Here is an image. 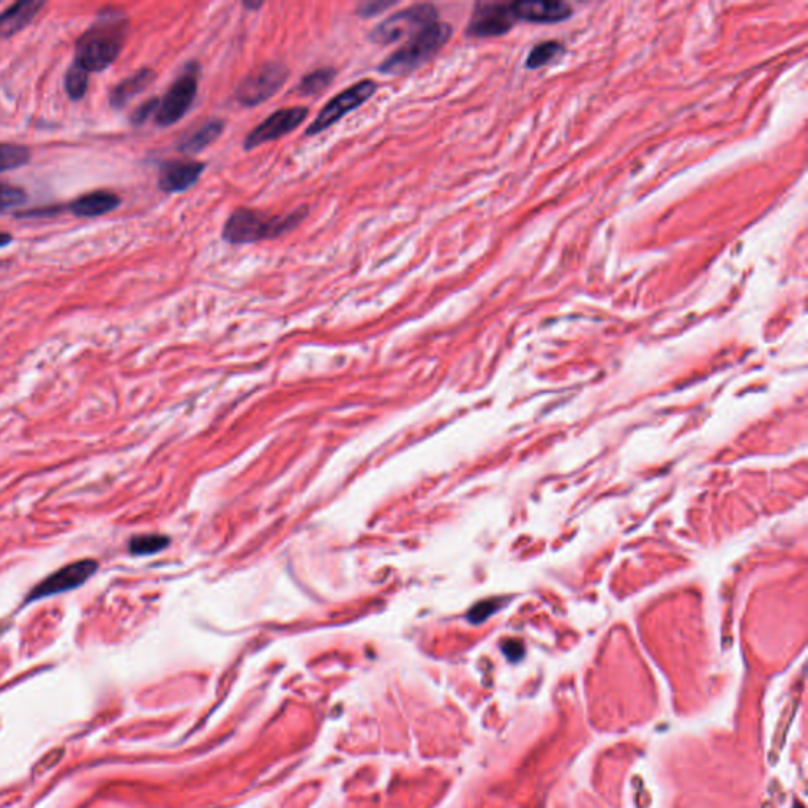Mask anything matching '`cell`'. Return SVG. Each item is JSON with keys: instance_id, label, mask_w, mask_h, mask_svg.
<instances>
[{"instance_id": "cell-11", "label": "cell", "mask_w": 808, "mask_h": 808, "mask_svg": "<svg viewBox=\"0 0 808 808\" xmlns=\"http://www.w3.org/2000/svg\"><path fill=\"white\" fill-rule=\"evenodd\" d=\"M206 171L202 161L171 160L160 166L158 187L168 195L184 193L196 185L201 174Z\"/></svg>"}, {"instance_id": "cell-15", "label": "cell", "mask_w": 808, "mask_h": 808, "mask_svg": "<svg viewBox=\"0 0 808 808\" xmlns=\"http://www.w3.org/2000/svg\"><path fill=\"white\" fill-rule=\"evenodd\" d=\"M155 81V72L150 68H141L135 75L128 76L124 81H120L113 87L109 94V105L114 109H122L127 106L128 101L143 94L144 90Z\"/></svg>"}, {"instance_id": "cell-8", "label": "cell", "mask_w": 808, "mask_h": 808, "mask_svg": "<svg viewBox=\"0 0 808 808\" xmlns=\"http://www.w3.org/2000/svg\"><path fill=\"white\" fill-rule=\"evenodd\" d=\"M98 570V562L94 559H83V561L72 562L65 565L57 572L51 573L48 578L38 583L32 592L27 595V603L37 602V600L53 597V595L64 594L83 586L89 578H92Z\"/></svg>"}, {"instance_id": "cell-26", "label": "cell", "mask_w": 808, "mask_h": 808, "mask_svg": "<svg viewBox=\"0 0 808 808\" xmlns=\"http://www.w3.org/2000/svg\"><path fill=\"white\" fill-rule=\"evenodd\" d=\"M504 652L510 660H518L523 657L524 649L517 641H507L504 646Z\"/></svg>"}, {"instance_id": "cell-3", "label": "cell", "mask_w": 808, "mask_h": 808, "mask_svg": "<svg viewBox=\"0 0 808 808\" xmlns=\"http://www.w3.org/2000/svg\"><path fill=\"white\" fill-rule=\"evenodd\" d=\"M452 26L442 21H434L408 38V42L382 60L378 70L384 75L404 76L416 72L439 53V49L452 37Z\"/></svg>"}, {"instance_id": "cell-9", "label": "cell", "mask_w": 808, "mask_h": 808, "mask_svg": "<svg viewBox=\"0 0 808 808\" xmlns=\"http://www.w3.org/2000/svg\"><path fill=\"white\" fill-rule=\"evenodd\" d=\"M307 117L308 108H305V106L278 109L248 133L244 141V149L253 150L262 146V144L272 143V141H277V139L289 135L297 127H300L307 120Z\"/></svg>"}, {"instance_id": "cell-12", "label": "cell", "mask_w": 808, "mask_h": 808, "mask_svg": "<svg viewBox=\"0 0 808 808\" xmlns=\"http://www.w3.org/2000/svg\"><path fill=\"white\" fill-rule=\"evenodd\" d=\"M513 18L526 23H561L572 15V8L562 2H513Z\"/></svg>"}, {"instance_id": "cell-24", "label": "cell", "mask_w": 808, "mask_h": 808, "mask_svg": "<svg viewBox=\"0 0 808 808\" xmlns=\"http://www.w3.org/2000/svg\"><path fill=\"white\" fill-rule=\"evenodd\" d=\"M397 2H384V0H373V2H365V4H360L357 7V15L360 18H373V16L381 15V13L387 12L389 8L395 7Z\"/></svg>"}, {"instance_id": "cell-4", "label": "cell", "mask_w": 808, "mask_h": 808, "mask_svg": "<svg viewBox=\"0 0 808 808\" xmlns=\"http://www.w3.org/2000/svg\"><path fill=\"white\" fill-rule=\"evenodd\" d=\"M199 86V65L190 62L184 68V72L177 76L176 81L171 84L168 92L160 98L157 114H155V124L160 127H171L177 124L188 109L193 105Z\"/></svg>"}, {"instance_id": "cell-22", "label": "cell", "mask_w": 808, "mask_h": 808, "mask_svg": "<svg viewBox=\"0 0 808 808\" xmlns=\"http://www.w3.org/2000/svg\"><path fill=\"white\" fill-rule=\"evenodd\" d=\"M26 198V191L23 188L7 184V182H0V214L5 210L13 209L15 206H21L26 201Z\"/></svg>"}, {"instance_id": "cell-13", "label": "cell", "mask_w": 808, "mask_h": 808, "mask_svg": "<svg viewBox=\"0 0 808 808\" xmlns=\"http://www.w3.org/2000/svg\"><path fill=\"white\" fill-rule=\"evenodd\" d=\"M120 202H122V199L113 191L97 190L79 196L75 201L70 202L68 210L75 217L97 218L116 210L120 206Z\"/></svg>"}, {"instance_id": "cell-17", "label": "cell", "mask_w": 808, "mask_h": 808, "mask_svg": "<svg viewBox=\"0 0 808 808\" xmlns=\"http://www.w3.org/2000/svg\"><path fill=\"white\" fill-rule=\"evenodd\" d=\"M335 75L337 73L332 67H322L315 70V72L308 73V75L303 76L299 86L296 87L297 95H300V97H315V95L322 94L324 90L332 86Z\"/></svg>"}, {"instance_id": "cell-14", "label": "cell", "mask_w": 808, "mask_h": 808, "mask_svg": "<svg viewBox=\"0 0 808 808\" xmlns=\"http://www.w3.org/2000/svg\"><path fill=\"white\" fill-rule=\"evenodd\" d=\"M45 5V2L26 0V2H16L4 13H0V40L13 37L26 29Z\"/></svg>"}, {"instance_id": "cell-7", "label": "cell", "mask_w": 808, "mask_h": 808, "mask_svg": "<svg viewBox=\"0 0 808 808\" xmlns=\"http://www.w3.org/2000/svg\"><path fill=\"white\" fill-rule=\"evenodd\" d=\"M289 70L278 62H267L248 73L236 89V100L247 108L266 103L288 81Z\"/></svg>"}, {"instance_id": "cell-18", "label": "cell", "mask_w": 808, "mask_h": 808, "mask_svg": "<svg viewBox=\"0 0 808 808\" xmlns=\"http://www.w3.org/2000/svg\"><path fill=\"white\" fill-rule=\"evenodd\" d=\"M29 161V147L23 144L0 143V173L23 168Z\"/></svg>"}, {"instance_id": "cell-19", "label": "cell", "mask_w": 808, "mask_h": 808, "mask_svg": "<svg viewBox=\"0 0 808 808\" xmlns=\"http://www.w3.org/2000/svg\"><path fill=\"white\" fill-rule=\"evenodd\" d=\"M64 84L68 98L79 101L86 97L87 89H89V73L78 65L72 64L65 73Z\"/></svg>"}, {"instance_id": "cell-20", "label": "cell", "mask_w": 808, "mask_h": 808, "mask_svg": "<svg viewBox=\"0 0 808 808\" xmlns=\"http://www.w3.org/2000/svg\"><path fill=\"white\" fill-rule=\"evenodd\" d=\"M169 545L168 537L165 535L149 534L133 537L128 543V551L135 556H149L165 550Z\"/></svg>"}, {"instance_id": "cell-23", "label": "cell", "mask_w": 808, "mask_h": 808, "mask_svg": "<svg viewBox=\"0 0 808 808\" xmlns=\"http://www.w3.org/2000/svg\"><path fill=\"white\" fill-rule=\"evenodd\" d=\"M158 105H160V98L157 97L149 98V100L144 101L143 105H139L138 108L133 111V114H131V125L141 127V125L146 124L150 117H155V114H157Z\"/></svg>"}, {"instance_id": "cell-6", "label": "cell", "mask_w": 808, "mask_h": 808, "mask_svg": "<svg viewBox=\"0 0 808 808\" xmlns=\"http://www.w3.org/2000/svg\"><path fill=\"white\" fill-rule=\"evenodd\" d=\"M378 90V83L373 79H362L359 83L352 84L348 89L343 90L340 94L335 95L332 100L321 109L310 127L305 131L307 136H316L322 131L329 130L333 124L340 122L346 114L356 111L357 108L367 103Z\"/></svg>"}, {"instance_id": "cell-1", "label": "cell", "mask_w": 808, "mask_h": 808, "mask_svg": "<svg viewBox=\"0 0 808 808\" xmlns=\"http://www.w3.org/2000/svg\"><path fill=\"white\" fill-rule=\"evenodd\" d=\"M130 19L119 8L98 12L92 26L76 42L73 64L87 73H101L116 62L127 40Z\"/></svg>"}, {"instance_id": "cell-25", "label": "cell", "mask_w": 808, "mask_h": 808, "mask_svg": "<svg viewBox=\"0 0 808 808\" xmlns=\"http://www.w3.org/2000/svg\"><path fill=\"white\" fill-rule=\"evenodd\" d=\"M498 606H496V602H482L476 606V608H472L471 613H469V619L472 622H482L490 616L491 613H494Z\"/></svg>"}, {"instance_id": "cell-27", "label": "cell", "mask_w": 808, "mask_h": 808, "mask_svg": "<svg viewBox=\"0 0 808 808\" xmlns=\"http://www.w3.org/2000/svg\"><path fill=\"white\" fill-rule=\"evenodd\" d=\"M12 242V234H8V232H0V248L8 247V245H12Z\"/></svg>"}, {"instance_id": "cell-28", "label": "cell", "mask_w": 808, "mask_h": 808, "mask_svg": "<svg viewBox=\"0 0 808 808\" xmlns=\"http://www.w3.org/2000/svg\"><path fill=\"white\" fill-rule=\"evenodd\" d=\"M245 7L247 8H259L262 4H250V2H245Z\"/></svg>"}, {"instance_id": "cell-16", "label": "cell", "mask_w": 808, "mask_h": 808, "mask_svg": "<svg viewBox=\"0 0 808 808\" xmlns=\"http://www.w3.org/2000/svg\"><path fill=\"white\" fill-rule=\"evenodd\" d=\"M223 131H225V120H209L206 124H202L198 130L191 131L190 135L182 138V141L177 144V150L185 155L199 154L206 147L212 146L220 138Z\"/></svg>"}, {"instance_id": "cell-2", "label": "cell", "mask_w": 808, "mask_h": 808, "mask_svg": "<svg viewBox=\"0 0 808 808\" xmlns=\"http://www.w3.org/2000/svg\"><path fill=\"white\" fill-rule=\"evenodd\" d=\"M308 215V207L302 206L286 215H266L259 210L240 207L234 210L223 228V240L231 245L256 244L261 240L278 239L294 231Z\"/></svg>"}, {"instance_id": "cell-21", "label": "cell", "mask_w": 808, "mask_h": 808, "mask_svg": "<svg viewBox=\"0 0 808 808\" xmlns=\"http://www.w3.org/2000/svg\"><path fill=\"white\" fill-rule=\"evenodd\" d=\"M562 53V46L556 42H545L535 46L526 60V67L540 68L556 59Z\"/></svg>"}, {"instance_id": "cell-10", "label": "cell", "mask_w": 808, "mask_h": 808, "mask_svg": "<svg viewBox=\"0 0 808 808\" xmlns=\"http://www.w3.org/2000/svg\"><path fill=\"white\" fill-rule=\"evenodd\" d=\"M513 21L510 4H477L468 24V35L474 38L499 37L512 29Z\"/></svg>"}, {"instance_id": "cell-5", "label": "cell", "mask_w": 808, "mask_h": 808, "mask_svg": "<svg viewBox=\"0 0 808 808\" xmlns=\"http://www.w3.org/2000/svg\"><path fill=\"white\" fill-rule=\"evenodd\" d=\"M439 13L431 4H417L404 8L401 12L389 16L386 21L370 32V40L378 45L387 46L397 43L403 37H412L428 24L438 21Z\"/></svg>"}]
</instances>
